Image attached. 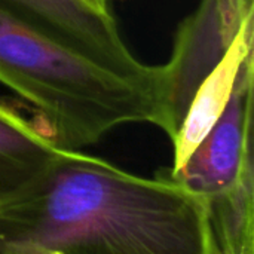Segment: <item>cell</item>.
<instances>
[{
	"label": "cell",
	"instance_id": "obj_1",
	"mask_svg": "<svg viewBox=\"0 0 254 254\" xmlns=\"http://www.w3.org/2000/svg\"><path fill=\"white\" fill-rule=\"evenodd\" d=\"M0 254H216L208 204L159 173L144 179L64 150L0 202Z\"/></svg>",
	"mask_w": 254,
	"mask_h": 254
},
{
	"label": "cell",
	"instance_id": "obj_2",
	"mask_svg": "<svg viewBox=\"0 0 254 254\" xmlns=\"http://www.w3.org/2000/svg\"><path fill=\"white\" fill-rule=\"evenodd\" d=\"M0 85L58 149L80 150L128 124L162 128L159 65L150 79L116 73L1 6Z\"/></svg>",
	"mask_w": 254,
	"mask_h": 254
},
{
	"label": "cell",
	"instance_id": "obj_3",
	"mask_svg": "<svg viewBox=\"0 0 254 254\" xmlns=\"http://www.w3.org/2000/svg\"><path fill=\"white\" fill-rule=\"evenodd\" d=\"M253 0H202L180 27L174 51L161 67L162 131L173 141L201 83L219 67L240 34L253 24Z\"/></svg>",
	"mask_w": 254,
	"mask_h": 254
},
{
	"label": "cell",
	"instance_id": "obj_4",
	"mask_svg": "<svg viewBox=\"0 0 254 254\" xmlns=\"http://www.w3.org/2000/svg\"><path fill=\"white\" fill-rule=\"evenodd\" d=\"M249 60L232 94L205 137L177 170L165 173L205 201L223 193L253 164V74Z\"/></svg>",
	"mask_w": 254,
	"mask_h": 254
},
{
	"label": "cell",
	"instance_id": "obj_5",
	"mask_svg": "<svg viewBox=\"0 0 254 254\" xmlns=\"http://www.w3.org/2000/svg\"><path fill=\"white\" fill-rule=\"evenodd\" d=\"M0 6L116 73L138 79L156 76L158 65L141 63L129 51L112 12L80 0H0Z\"/></svg>",
	"mask_w": 254,
	"mask_h": 254
},
{
	"label": "cell",
	"instance_id": "obj_6",
	"mask_svg": "<svg viewBox=\"0 0 254 254\" xmlns=\"http://www.w3.org/2000/svg\"><path fill=\"white\" fill-rule=\"evenodd\" d=\"M253 58V24L237 39L219 67L201 83L192 97L180 128L173 138L174 162L170 170L183 165L192 150L205 137L223 112L243 65Z\"/></svg>",
	"mask_w": 254,
	"mask_h": 254
},
{
	"label": "cell",
	"instance_id": "obj_7",
	"mask_svg": "<svg viewBox=\"0 0 254 254\" xmlns=\"http://www.w3.org/2000/svg\"><path fill=\"white\" fill-rule=\"evenodd\" d=\"M60 150L33 119L0 100V202L30 185Z\"/></svg>",
	"mask_w": 254,
	"mask_h": 254
},
{
	"label": "cell",
	"instance_id": "obj_8",
	"mask_svg": "<svg viewBox=\"0 0 254 254\" xmlns=\"http://www.w3.org/2000/svg\"><path fill=\"white\" fill-rule=\"evenodd\" d=\"M253 164L223 193L207 201L216 254H254Z\"/></svg>",
	"mask_w": 254,
	"mask_h": 254
},
{
	"label": "cell",
	"instance_id": "obj_9",
	"mask_svg": "<svg viewBox=\"0 0 254 254\" xmlns=\"http://www.w3.org/2000/svg\"><path fill=\"white\" fill-rule=\"evenodd\" d=\"M80 1L86 3L88 6H91V7H94V9H97L100 12H112L110 4H109L107 0H80Z\"/></svg>",
	"mask_w": 254,
	"mask_h": 254
}]
</instances>
